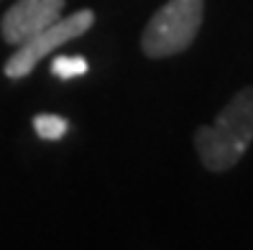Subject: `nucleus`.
Wrapping results in <instances>:
<instances>
[{
    "mask_svg": "<svg viewBox=\"0 0 253 250\" xmlns=\"http://www.w3.org/2000/svg\"><path fill=\"white\" fill-rule=\"evenodd\" d=\"M64 0H18L3 16V38L10 46H21L23 41L41 34L46 26L62 18Z\"/></svg>",
    "mask_w": 253,
    "mask_h": 250,
    "instance_id": "obj_4",
    "label": "nucleus"
},
{
    "mask_svg": "<svg viewBox=\"0 0 253 250\" xmlns=\"http://www.w3.org/2000/svg\"><path fill=\"white\" fill-rule=\"evenodd\" d=\"M202 13L205 0H169L143 28V54L151 59H164L189 49L202 26Z\"/></svg>",
    "mask_w": 253,
    "mask_h": 250,
    "instance_id": "obj_2",
    "label": "nucleus"
},
{
    "mask_svg": "<svg viewBox=\"0 0 253 250\" xmlns=\"http://www.w3.org/2000/svg\"><path fill=\"white\" fill-rule=\"evenodd\" d=\"M253 143V87L238 92L220 110L212 125H202L195 133L200 161L210 171H228L243 158Z\"/></svg>",
    "mask_w": 253,
    "mask_h": 250,
    "instance_id": "obj_1",
    "label": "nucleus"
},
{
    "mask_svg": "<svg viewBox=\"0 0 253 250\" xmlns=\"http://www.w3.org/2000/svg\"><path fill=\"white\" fill-rule=\"evenodd\" d=\"M67 120L59 115H36L34 117V130L39 138H46V141H59L67 133Z\"/></svg>",
    "mask_w": 253,
    "mask_h": 250,
    "instance_id": "obj_6",
    "label": "nucleus"
},
{
    "mask_svg": "<svg viewBox=\"0 0 253 250\" xmlns=\"http://www.w3.org/2000/svg\"><path fill=\"white\" fill-rule=\"evenodd\" d=\"M87 69H90V64H87V59L72 54V56H56L51 62V74L59 77V79H74V77H82L87 74Z\"/></svg>",
    "mask_w": 253,
    "mask_h": 250,
    "instance_id": "obj_5",
    "label": "nucleus"
},
{
    "mask_svg": "<svg viewBox=\"0 0 253 250\" xmlns=\"http://www.w3.org/2000/svg\"><path fill=\"white\" fill-rule=\"evenodd\" d=\"M92 23H95L92 10H77V13H72V16H62L59 21H54L51 26L43 28L41 34H36V36H31L28 41L21 43L18 51L5 62V74L10 79L28 77L43 56H49L56 49H62L64 43L84 36L92 28Z\"/></svg>",
    "mask_w": 253,
    "mask_h": 250,
    "instance_id": "obj_3",
    "label": "nucleus"
}]
</instances>
